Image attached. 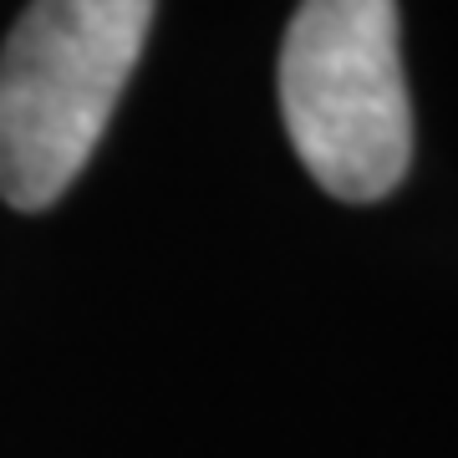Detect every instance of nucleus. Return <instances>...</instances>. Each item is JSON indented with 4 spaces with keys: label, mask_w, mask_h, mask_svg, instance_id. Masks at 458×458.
<instances>
[{
    "label": "nucleus",
    "mask_w": 458,
    "mask_h": 458,
    "mask_svg": "<svg viewBox=\"0 0 458 458\" xmlns=\"http://www.w3.org/2000/svg\"><path fill=\"white\" fill-rule=\"evenodd\" d=\"M280 117L331 199L393 194L412 164L397 0H301L280 47Z\"/></svg>",
    "instance_id": "f03ea898"
},
{
    "label": "nucleus",
    "mask_w": 458,
    "mask_h": 458,
    "mask_svg": "<svg viewBox=\"0 0 458 458\" xmlns=\"http://www.w3.org/2000/svg\"><path fill=\"white\" fill-rule=\"evenodd\" d=\"M153 0H31L0 51V199L41 214L113 123Z\"/></svg>",
    "instance_id": "f257e3e1"
}]
</instances>
